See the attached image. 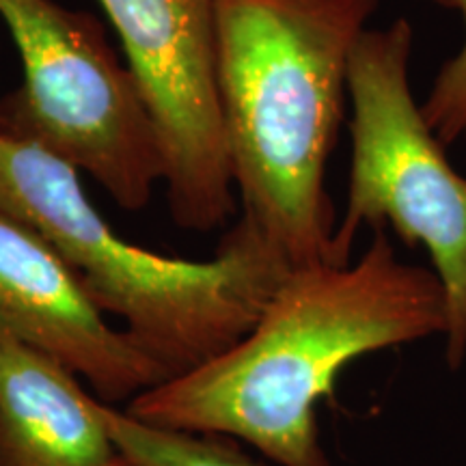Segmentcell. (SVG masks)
Returning <instances> with one entry per match:
<instances>
[{"label":"cell","instance_id":"obj_1","mask_svg":"<svg viewBox=\"0 0 466 466\" xmlns=\"http://www.w3.org/2000/svg\"><path fill=\"white\" fill-rule=\"evenodd\" d=\"M434 270L395 255L376 227L363 258L291 270L253 329L223 354L130 400L138 421L236 436L281 466H333L318 404L339 371L378 350L445 333Z\"/></svg>","mask_w":466,"mask_h":466},{"label":"cell","instance_id":"obj_2","mask_svg":"<svg viewBox=\"0 0 466 466\" xmlns=\"http://www.w3.org/2000/svg\"><path fill=\"white\" fill-rule=\"evenodd\" d=\"M380 0H212L217 83L242 218L289 270L333 264L326 192L354 46Z\"/></svg>","mask_w":466,"mask_h":466},{"label":"cell","instance_id":"obj_3","mask_svg":"<svg viewBox=\"0 0 466 466\" xmlns=\"http://www.w3.org/2000/svg\"><path fill=\"white\" fill-rule=\"evenodd\" d=\"M0 212L39 233L102 311L171 378L212 360L253 329L289 266L240 217L212 259L151 253L110 229L78 171L0 134Z\"/></svg>","mask_w":466,"mask_h":466},{"label":"cell","instance_id":"obj_4","mask_svg":"<svg viewBox=\"0 0 466 466\" xmlns=\"http://www.w3.org/2000/svg\"><path fill=\"white\" fill-rule=\"evenodd\" d=\"M410 22L365 28L348 67L352 171L346 217L333 236V261L348 264L360 227L391 225L408 247L421 244L445 296V359L466 360V177L442 145L408 83Z\"/></svg>","mask_w":466,"mask_h":466},{"label":"cell","instance_id":"obj_5","mask_svg":"<svg viewBox=\"0 0 466 466\" xmlns=\"http://www.w3.org/2000/svg\"><path fill=\"white\" fill-rule=\"evenodd\" d=\"M25 83L0 102V134L89 173L126 209L165 182L158 127L96 20L52 0H0Z\"/></svg>","mask_w":466,"mask_h":466},{"label":"cell","instance_id":"obj_6","mask_svg":"<svg viewBox=\"0 0 466 466\" xmlns=\"http://www.w3.org/2000/svg\"><path fill=\"white\" fill-rule=\"evenodd\" d=\"M158 127L168 206L184 229L233 214L217 83L212 0H100Z\"/></svg>","mask_w":466,"mask_h":466},{"label":"cell","instance_id":"obj_7","mask_svg":"<svg viewBox=\"0 0 466 466\" xmlns=\"http://www.w3.org/2000/svg\"><path fill=\"white\" fill-rule=\"evenodd\" d=\"M31 227L0 212V333L83 376L100 401H124L168 380Z\"/></svg>","mask_w":466,"mask_h":466},{"label":"cell","instance_id":"obj_8","mask_svg":"<svg viewBox=\"0 0 466 466\" xmlns=\"http://www.w3.org/2000/svg\"><path fill=\"white\" fill-rule=\"evenodd\" d=\"M0 466H130L76 374L5 333Z\"/></svg>","mask_w":466,"mask_h":466},{"label":"cell","instance_id":"obj_9","mask_svg":"<svg viewBox=\"0 0 466 466\" xmlns=\"http://www.w3.org/2000/svg\"><path fill=\"white\" fill-rule=\"evenodd\" d=\"M96 410L130 466H264L220 434L158 428L100 400Z\"/></svg>","mask_w":466,"mask_h":466},{"label":"cell","instance_id":"obj_10","mask_svg":"<svg viewBox=\"0 0 466 466\" xmlns=\"http://www.w3.org/2000/svg\"><path fill=\"white\" fill-rule=\"evenodd\" d=\"M430 3L458 11L464 22L462 46L439 69L428 97L421 102L425 121L447 147L466 138V0H430Z\"/></svg>","mask_w":466,"mask_h":466}]
</instances>
